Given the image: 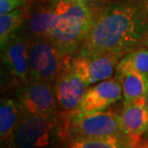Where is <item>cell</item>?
<instances>
[{
	"mask_svg": "<svg viewBox=\"0 0 148 148\" xmlns=\"http://www.w3.org/2000/svg\"><path fill=\"white\" fill-rule=\"evenodd\" d=\"M56 17L57 13L50 0H34L27 8V16L23 22L24 33L30 40L48 38Z\"/></svg>",
	"mask_w": 148,
	"mask_h": 148,
	"instance_id": "11",
	"label": "cell"
},
{
	"mask_svg": "<svg viewBox=\"0 0 148 148\" xmlns=\"http://www.w3.org/2000/svg\"><path fill=\"white\" fill-rule=\"evenodd\" d=\"M71 148H132L148 147V141L129 136H111L103 138H76L66 145Z\"/></svg>",
	"mask_w": 148,
	"mask_h": 148,
	"instance_id": "14",
	"label": "cell"
},
{
	"mask_svg": "<svg viewBox=\"0 0 148 148\" xmlns=\"http://www.w3.org/2000/svg\"><path fill=\"white\" fill-rule=\"evenodd\" d=\"M116 111L123 132L127 136L141 138L148 131V110L141 99L128 103L123 102Z\"/></svg>",
	"mask_w": 148,
	"mask_h": 148,
	"instance_id": "12",
	"label": "cell"
},
{
	"mask_svg": "<svg viewBox=\"0 0 148 148\" xmlns=\"http://www.w3.org/2000/svg\"><path fill=\"white\" fill-rule=\"evenodd\" d=\"M44 1H46V0H44Z\"/></svg>",
	"mask_w": 148,
	"mask_h": 148,
	"instance_id": "23",
	"label": "cell"
},
{
	"mask_svg": "<svg viewBox=\"0 0 148 148\" xmlns=\"http://www.w3.org/2000/svg\"><path fill=\"white\" fill-rule=\"evenodd\" d=\"M30 38L18 31L0 44V59L8 71L23 83L30 81L28 48Z\"/></svg>",
	"mask_w": 148,
	"mask_h": 148,
	"instance_id": "10",
	"label": "cell"
},
{
	"mask_svg": "<svg viewBox=\"0 0 148 148\" xmlns=\"http://www.w3.org/2000/svg\"><path fill=\"white\" fill-rule=\"evenodd\" d=\"M114 77L120 84L123 102L140 100L148 91V77L134 69L116 66Z\"/></svg>",
	"mask_w": 148,
	"mask_h": 148,
	"instance_id": "13",
	"label": "cell"
},
{
	"mask_svg": "<svg viewBox=\"0 0 148 148\" xmlns=\"http://www.w3.org/2000/svg\"><path fill=\"white\" fill-rule=\"evenodd\" d=\"M20 112L16 100L5 99L0 102V144L10 143L18 122Z\"/></svg>",
	"mask_w": 148,
	"mask_h": 148,
	"instance_id": "15",
	"label": "cell"
},
{
	"mask_svg": "<svg viewBox=\"0 0 148 148\" xmlns=\"http://www.w3.org/2000/svg\"><path fill=\"white\" fill-rule=\"evenodd\" d=\"M71 57L64 59L63 66L53 82L58 111L71 112L78 107L88 86L77 75L71 66Z\"/></svg>",
	"mask_w": 148,
	"mask_h": 148,
	"instance_id": "7",
	"label": "cell"
},
{
	"mask_svg": "<svg viewBox=\"0 0 148 148\" xmlns=\"http://www.w3.org/2000/svg\"><path fill=\"white\" fill-rule=\"evenodd\" d=\"M66 58L48 38L30 40L28 48L30 80L53 84Z\"/></svg>",
	"mask_w": 148,
	"mask_h": 148,
	"instance_id": "5",
	"label": "cell"
},
{
	"mask_svg": "<svg viewBox=\"0 0 148 148\" xmlns=\"http://www.w3.org/2000/svg\"><path fill=\"white\" fill-rule=\"evenodd\" d=\"M59 112V140L64 146L76 138L127 136L123 132L117 111L112 109L108 108L85 115H75L71 112Z\"/></svg>",
	"mask_w": 148,
	"mask_h": 148,
	"instance_id": "3",
	"label": "cell"
},
{
	"mask_svg": "<svg viewBox=\"0 0 148 148\" xmlns=\"http://www.w3.org/2000/svg\"><path fill=\"white\" fill-rule=\"evenodd\" d=\"M60 112L50 114H20L11 144L14 147L33 148L48 146L59 140Z\"/></svg>",
	"mask_w": 148,
	"mask_h": 148,
	"instance_id": "4",
	"label": "cell"
},
{
	"mask_svg": "<svg viewBox=\"0 0 148 148\" xmlns=\"http://www.w3.org/2000/svg\"><path fill=\"white\" fill-rule=\"evenodd\" d=\"M141 101H143L144 106H145V107L147 108V110H148V91L145 93V95H144L143 98H141Z\"/></svg>",
	"mask_w": 148,
	"mask_h": 148,
	"instance_id": "20",
	"label": "cell"
},
{
	"mask_svg": "<svg viewBox=\"0 0 148 148\" xmlns=\"http://www.w3.org/2000/svg\"><path fill=\"white\" fill-rule=\"evenodd\" d=\"M78 1L85 2L88 5L92 6V7H99V6L108 4V3L114 2V1H116V0H78Z\"/></svg>",
	"mask_w": 148,
	"mask_h": 148,
	"instance_id": "18",
	"label": "cell"
},
{
	"mask_svg": "<svg viewBox=\"0 0 148 148\" xmlns=\"http://www.w3.org/2000/svg\"><path fill=\"white\" fill-rule=\"evenodd\" d=\"M57 17L48 40L64 57L75 56L92 24L96 7L78 0H50Z\"/></svg>",
	"mask_w": 148,
	"mask_h": 148,
	"instance_id": "2",
	"label": "cell"
},
{
	"mask_svg": "<svg viewBox=\"0 0 148 148\" xmlns=\"http://www.w3.org/2000/svg\"><path fill=\"white\" fill-rule=\"evenodd\" d=\"M143 140H147L148 141V131L145 133V134H144L143 136Z\"/></svg>",
	"mask_w": 148,
	"mask_h": 148,
	"instance_id": "21",
	"label": "cell"
},
{
	"mask_svg": "<svg viewBox=\"0 0 148 148\" xmlns=\"http://www.w3.org/2000/svg\"><path fill=\"white\" fill-rule=\"evenodd\" d=\"M148 40V14L130 0L95 8L87 38L77 54L112 53L124 57Z\"/></svg>",
	"mask_w": 148,
	"mask_h": 148,
	"instance_id": "1",
	"label": "cell"
},
{
	"mask_svg": "<svg viewBox=\"0 0 148 148\" xmlns=\"http://www.w3.org/2000/svg\"><path fill=\"white\" fill-rule=\"evenodd\" d=\"M121 99L122 91L120 84L115 77H112L88 86L78 107L71 112L75 115L94 114L110 108Z\"/></svg>",
	"mask_w": 148,
	"mask_h": 148,
	"instance_id": "9",
	"label": "cell"
},
{
	"mask_svg": "<svg viewBox=\"0 0 148 148\" xmlns=\"http://www.w3.org/2000/svg\"><path fill=\"white\" fill-rule=\"evenodd\" d=\"M117 66L132 69L148 77V47L140 46L127 53Z\"/></svg>",
	"mask_w": 148,
	"mask_h": 148,
	"instance_id": "17",
	"label": "cell"
},
{
	"mask_svg": "<svg viewBox=\"0 0 148 148\" xmlns=\"http://www.w3.org/2000/svg\"><path fill=\"white\" fill-rule=\"evenodd\" d=\"M27 16V8H18L0 16V44L20 30Z\"/></svg>",
	"mask_w": 148,
	"mask_h": 148,
	"instance_id": "16",
	"label": "cell"
},
{
	"mask_svg": "<svg viewBox=\"0 0 148 148\" xmlns=\"http://www.w3.org/2000/svg\"><path fill=\"white\" fill-rule=\"evenodd\" d=\"M130 1L137 5L146 14H148V0H130Z\"/></svg>",
	"mask_w": 148,
	"mask_h": 148,
	"instance_id": "19",
	"label": "cell"
},
{
	"mask_svg": "<svg viewBox=\"0 0 148 148\" xmlns=\"http://www.w3.org/2000/svg\"><path fill=\"white\" fill-rule=\"evenodd\" d=\"M122 57L112 53L76 54L71 57V66L86 85L91 86L110 79Z\"/></svg>",
	"mask_w": 148,
	"mask_h": 148,
	"instance_id": "6",
	"label": "cell"
},
{
	"mask_svg": "<svg viewBox=\"0 0 148 148\" xmlns=\"http://www.w3.org/2000/svg\"><path fill=\"white\" fill-rule=\"evenodd\" d=\"M145 46H146V47H148V40L146 41V44H145Z\"/></svg>",
	"mask_w": 148,
	"mask_h": 148,
	"instance_id": "22",
	"label": "cell"
},
{
	"mask_svg": "<svg viewBox=\"0 0 148 148\" xmlns=\"http://www.w3.org/2000/svg\"><path fill=\"white\" fill-rule=\"evenodd\" d=\"M20 114H50L58 111L51 83L30 80L17 90Z\"/></svg>",
	"mask_w": 148,
	"mask_h": 148,
	"instance_id": "8",
	"label": "cell"
}]
</instances>
